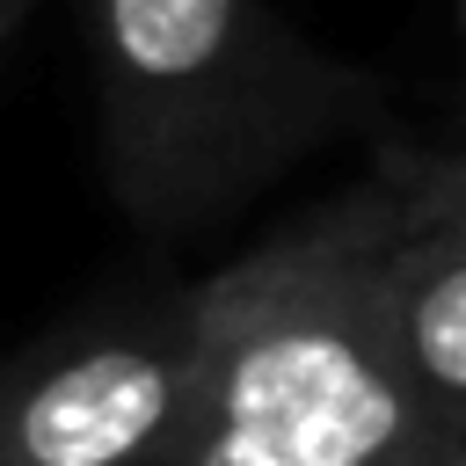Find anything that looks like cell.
Segmentation results:
<instances>
[{
  "instance_id": "cell-1",
  "label": "cell",
  "mask_w": 466,
  "mask_h": 466,
  "mask_svg": "<svg viewBox=\"0 0 466 466\" xmlns=\"http://www.w3.org/2000/svg\"><path fill=\"white\" fill-rule=\"evenodd\" d=\"M87 36L109 189L146 226H189L371 116V80L269 0H87Z\"/></svg>"
},
{
  "instance_id": "cell-2",
  "label": "cell",
  "mask_w": 466,
  "mask_h": 466,
  "mask_svg": "<svg viewBox=\"0 0 466 466\" xmlns=\"http://www.w3.org/2000/svg\"><path fill=\"white\" fill-rule=\"evenodd\" d=\"M189 415L291 466H430L444 437L393 364L364 277L350 189L189 291Z\"/></svg>"
},
{
  "instance_id": "cell-3",
  "label": "cell",
  "mask_w": 466,
  "mask_h": 466,
  "mask_svg": "<svg viewBox=\"0 0 466 466\" xmlns=\"http://www.w3.org/2000/svg\"><path fill=\"white\" fill-rule=\"evenodd\" d=\"M357 204L364 306L437 430H466V160L451 146H393Z\"/></svg>"
},
{
  "instance_id": "cell-4",
  "label": "cell",
  "mask_w": 466,
  "mask_h": 466,
  "mask_svg": "<svg viewBox=\"0 0 466 466\" xmlns=\"http://www.w3.org/2000/svg\"><path fill=\"white\" fill-rule=\"evenodd\" d=\"M189 299L44 350L0 379V466H153L189 408Z\"/></svg>"
},
{
  "instance_id": "cell-5",
  "label": "cell",
  "mask_w": 466,
  "mask_h": 466,
  "mask_svg": "<svg viewBox=\"0 0 466 466\" xmlns=\"http://www.w3.org/2000/svg\"><path fill=\"white\" fill-rule=\"evenodd\" d=\"M153 466H291V459H277V451H262V444H248V437H233V430L182 408V422H175V437L160 444Z\"/></svg>"
},
{
  "instance_id": "cell-6",
  "label": "cell",
  "mask_w": 466,
  "mask_h": 466,
  "mask_svg": "<svg viewBox=\"0 0 466 466\" xmlns=\"http://www.w3.org/2000/svg\"><path fill=\"white\" fill-rule=\"evenodd\" d=\"M430 466H466V437H444V444L430 451Z\"/></svg>"
},
{
  "instance_id": "cell-7",
  "label": "cell",
  "mask_w": 466,
  "mask_h": 466,
  "mask_svg": "<svg viewBox=\"0 0 466 466\" xmlns=\"http://www.w3.org/2000/svg\"><path fill=\"white\" fill-rule=\"evenodd\" d=\"M22 7H29V0H0V36H7L15 22H22Z\"/></svg>"
}]
</instances>
